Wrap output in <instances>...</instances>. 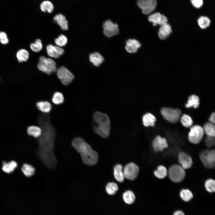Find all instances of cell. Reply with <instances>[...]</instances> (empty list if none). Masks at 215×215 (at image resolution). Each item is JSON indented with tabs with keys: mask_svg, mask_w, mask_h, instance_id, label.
Returning <instances> with one entry per match:
<instances>
[{
	"mask_svg": "<svg viewBox=\"0 0 215 215\" xmlns=\"http://www.w3.org/2000/svg\"><path fill=\"white\" fill-rule=\"evenodd\" d=\"M37 67L39 70L47 74H50L57 70L55 62L52 59L43 56L39 57Z\"/></svg>",
	"mask_w": 215,
	"mask_h": 215,
	"instance_id": "cell-4",
	"label": "cell"
},
{
	"mask_svg": "<svg viewBox=\"0 0 215 215\" xmlns=\"http://www.w3.org/2000/svg\"><path fill=\"white\" fill-rule=\"evenodd\" d=\"M168 175L170 179L175 183L182 181L185 176L184 169L180 165L174 164L171 166L168 170Z\"/></svg>",
	"mask_w": 215,
	"mask_h": 215,
	"instance_id": "cell-5",
	"label": "cell"
},
{
	"mask_svg": "<svg viewBox=\"0 0 215 215\" xmlns=\"http://www.w3.org/2000/svg\"><path fill=\"white\" fill-rule=\"evenodd\" d=\"M215 113L214 112L212 113L208 119L209 122L214 124H215Z\"/></svg>",
	"mask_w": 215,
	"mask_h": 215,
	"instance_id": "cell-43",
	"label": "cell"
},
{
	"mask_svg": "<svg viewBox=\"0 0 215 215\" xmlns=\"http://www.w3.org/2000/svg\"><path fill=\"white\" fill-rule=\"evenodd\" d=\"M67 42V37L63 34H61L55 40V42L57 46L60 47L66 45Z\"/></svg>",
	"mask_w": 215,
	"mask_h": 215,
	"instance_id": "cell-40",
	"label": "cell"
},
{
	"mask_svg": "<svg viewBox=\"0 0 215 215\" xmlns=\"http://www.w3.org/2000/svg\"><path fill=\"white\" fill-rule=\"evenodd\" d=\"M141 46V44L135 39H129L126 42L125 48L127 52L130 53L136 52Z\"/></svg>",
	"mask_w": 215,
	"mask_h": 215,
	"instance_id": "cell-18",
	"label": "cell"
},
{
	"mask_svg": "<svg viewBox=\"0 0 215 215\" xmlns=\"http://www.w3.org/2000/svg\"><path fill=\"white\" fill-rule=\"evenodd\" d=\"M142 122L144 125L145 127L153 126L156 122V117L150 113L145 114L142 118Z\"/></svg>",
	"mask_w": 215,
	"mask_h": 215,
	"instance_id": "cell-21",
	"label": "cell"
},
{
	"mask_svg": "<svg viewBox=\"0 0 215 215\" xmlns=\"http://www.w3.org/2000/svg\"><path fill=\"white\" fill-rule=\"evenodd\" d=\"M52 101L55 104L59 105L62 103L64 101V97L62 93L59 92H56L53 94Z\"/></svg>",
	"mask_w": 215,
	"mask_h": 215,
	"instance_id": "cell-34",
	"label": "cell"
},
{
	"mask_svg": "<svg viewBox=\"0 0 215 215\" xmlns=\"http://www.w3.org/2000/svg\"><path fill=\"white\" fill-rule=\"evenodd\" d=\"M199 158L204 167L208 169H213L215 165V151L214 149H206L202 151Z\"/></svg>",
	"mask_w": 215,
	"mask_h": 215,
	"instance_id": "cell-6",
	"label": "cell"
},
{
	"mask_svg": "<svg viewBox=\"0 0 215 215\" xmlns=\"http://www.w3.org/2000/svg\"><path fill=\"white\" fill-rule=\"evenodd\" d=\"M180 196L182 199L185 202L189 201L193 196L191 192L188 189L182 190L180 192Z\"/></svg>",
	"mask_w": 215,
	"mask_h": 215,
	"instance_id": "cell-37",
	"label": "cell"
},
{
	"mask_svg": "<svg viewBox=\"0 0 215 215\" xmlns=\"http://www.w3.org/2000/svg\"><path fill=\"white\" fill-rule=\"evenodd\" d=\"M205 186L206 190L208 192L213 193L215 190V182L211 179H207L205 182Z\"/></svg>",
	"mask_w": 215,
	"mask_h": 215,
	"instance_id": "cell-38",
	"label": "cell"
},
{
	"mask_svg": "<svg viewBox=\"0 0 215 215\" xmlns=\"http://www.w3.org/2000/svg\"><path fill=\"white\" fill-rule=\"evenodd\" d=\"M180 122L185 127L188 128L192 126L193 122L191 117L186 114H183L180 118Z\"/></svg>",
	"mask_w": 215,
	"mask_h": 215,
	"instance_id": "cell-33",
	"label": "cell"
},
{
	"mask_svg": "<svg viewBox=\"0 0 215 215\" xmlns=\"http://www.w3.org/2000/svg\"><path fill=\"white\" fill-rule=\"evenodd\" d=\"M9 41V39L7 38L0 40L1 43L4 44H7L8 43Z\"/></svg>",
	"mask_w": 215,
	"mask_h": 215,
	"instance_id": "cell-45",
	"label": "cell"
},
{
	"mask_svg": "<svg viewBox=\"0 0 215 215\" xmlns=\"http://www.w3.org/2000/svg\"><path fill=\"white\" fill-rule=\"evenodd\" d=\"M27 131L29 135L36 138L39 137L42 133L41 128L35 125L29 126L27 128Z\"/></svg>",
	"mask_w": 215,
	"mask_h": 215,
	"instance_id": "cell-27",
	"label": "cell"
},
{
	"mask_svg": "<svg viewBox=\"0 0 215 215\" xmlns=\"http://www.w3.org/2000/svg\"><path fill=\"white\" fill-rule=\"evenodd\" d=\"M107 193L110 195L115 194L118 190V187L116 183L114 182H110L106 185L105 188Z\"/></svg>",
	"mask_w": 215,
	"mask_h": 215,
	"instance_id": "cell-35",
	"label": "cell"
},
{
	"mask_svg": "<svg viewBox=\"0 0 215 215\" xmlns=\"http://www.w3.org/2000/svg\"><path fill=\"white\" fill-rule=\"evenodd\" d=\"M199 97L196 95H192L188 97L185 106L187 108L193 107L195 109H196L199 107Z\"/></svg>",
	"mask_w": 215,
	"mask_h": 215,
	"instance_id": "cell-24",
	"label": "cell"
},
{
	"mask_svg": "<svg viewBox=\"0 0 215 215\" xmlns=\"http://www.w3.org/2000/svg\"><path fill=\"white\" fill-rule=\"evenodd\" d=\"M46 50L48 56L56 59L59 58L64 52V50L61 47L50 44L47 46Z\"/></svg>",
	"mask_w": 215,
	"mask_h": 215,
	"instance_id": "cell-16",
	"label": "cell"
},
{
	"mask_svg": "<svg viewBox=\"0 0 215 215\" xmlns=\"http://www.w3.org/2000/svg\"><path fill=\"white\" fill-rule=\"evenodd\" d=\"M137 4L142 10V13L146 15L152 13L155 10L156 5V0H137Z\"/></svg>",
	"mask_w": 215,
	"mask_h": 215,
	"instance_id": "cell-11",
	"label": "cell"
},
{
	"mask_svg": "<svg viewBox=\"0 0 215 215\" xmlns=\"http://www.w3.org/2000/svg\"><path fill=\"white\" fill-rule=\"evenodd\" d=\"M160 112L163 118L172 123L177 122L181 114V110L178 108H163L161 109Z\"/></svg>",
	"mask_w": 215,
	"mask_h": 215,
	"instance_id": "cell-7",
	"label": "cell"
},
{
	"mask_svg": "<svg viewBox=\"0 0 215 215\" xmlns=\"http://www.w3.org/2000/svg\"><path fill=\"white\" fill-rule=\"evenodd\" d=\"M172 32L171 25L167 23L160 26L158 33V36L160 39L165 40L169 37Z\"/></svg>",
	"mask_w": 215,
	"mask_h": 215,
	"instance_id": "cell-17",
	"label": "cell"
},
{
	"mask_svg": "<svg viewBox=\"0 0 215 215\" xmlns=\"http://www.w3.org/2000/svg\"><path fill=\"white\" fill-rule=\"evenodd\" d=\"M191 2L194 7L198 8L201 7L203 4V0H191Z\"/></svg>",
	"mask_w": 215,
	"mask_h": 215,
	"instance_id": "cell-42",
	"label": "cell"
},
{
	"mask_svg": "<svg viewBox=\"0 0 215 215\" xmlns=\"http://www.w3.org/2000/svg\"><path fill=\"white\" fill-rule=\"evenodd\" d=\"M17 59L19 62L27 61L29 58V53L26 50L22 49L19 50L16 54Z\"/></svg>",
	"mask_w": 215,
	"mask_h": 215,
	"instance_id": "cell-30",
	"label": "cell"
},
{
	"mask_svg": "<svg viewBox=\"0 0 215 215\" xmlns=\"http://www.w3.org/2000/svg\"><path fill=\"white\" fill-rule=\"evenodd\" d=\"M54 21L63 30H67L68 29V23L66 19L63 15L59 13L56 15L53 18Z\"/></svg>",
	"mask_w": 215,
	"mask_h": 215,
	"instance_id": "cell-19",
	"label": "cell"
},
{
	"mask_svg": "<svg viewBox=\"0 0 215 215\" xmlns=\"http://www.w3.org/2000/svg\"><path fill=\"white\" fill-rule=\"evenodd\" d=\"M154 174L159 179H163L168 175V170L165 166L160 165L154 171Z\"/></svg>",
	"mask_w": 215,
	"mask_h": 215,
	"instance_id": "cell-26",
	"label": "cell"
},
{
	"mask_svg": "<svg viewBox=\"0 0 215 215\" xmlns=\"http://www.w3.org/2000/svg\"><path fill=\"white\" fill-rule=\"evenodd\" d=\"M38 122L42 130L41 134L39 137V156L46 166L52 168L57 163L54 153L55 130L48 114L40 115Z\"/></svg>",
	"mask_w": 215,
	"mask_h": 215,
	"instance_id": "cell-1",
	"label": "cell"
},
{
	"mask_svg": "<svg viewBox=\"0 0 215 215\" xmlns=\"http://www.w3.org/2000/svg\"><path fill=\"white\" fill-rule=\"evenodd\" d=\"M139 171V167L133 162L127 164L123 168L125 178L131 180H134L137 177Z\"/></svg>",
	"mask_w": 215,
	"mask_h": 215,
	"instance_id": "cell-10",
	"label": "cell"
},
{
	"mask_svg": "<svg viewBox=\"0 0 215 215\" xmlns=\"http://www.w3.org/2000/svg\"><path fill=\"white\" fill-rule=\"evenodd\" d=\"M21 170L24 174L28 177L33 176L35 171V168L32 165L27 164H24Z\"/></svg>",
	"mask_w": 215,
	"mask_h": 215,
	"instance_id": "cell-31",
	"label": "cell"
},
{
	"mask_svg": "<svg viewBox=\"0 0 215 215\" xmlns=\"http://www.w3.org/2000/svg\"><path fill=\"white\" fill-rule=\"evenodd\" d=\"M89 60L94 65L99 66L103 62V57L99 53L94 52L89 56Z\"/></svg>",
	"mask_w": 215,
	"mask_h": 215,
	"instance_id": "cell-23",
	"label": "cell"
},
{
	"mask_svg": "<svg viewBox=\"0 0 215 215\" xmlns=\"http://www.w3.org/2000/svg\"><path fill=\"white\" fill-rule=\"evenodd\" d=\"M173 215H185V214L182 211L179 210L175 212Z\"/></svg>",
	"mask_w": 215,
	"mask_h": 215,
	"instance_id": "cell-46",
	"label": "cell"
},
{
	"mask_svg": "<svg viewBox=\"0 0 215 215\" xmlns=\"http://www.w3.org/2000/svg\"><path fill=\"white\" fill-rule=\"evenodd\" d=\"M118 24L113 23L110 20H108L103 23V33L108 37H112L117 34L119 32Z\"/></svg>",
	"mask_w": 215,
	"mask_h": 215,
	"instance_id": "cell-12",
	"label": "cell"
},
{
	"mask_svg": "<svg viewBox=\"0 0 215 215\" xmlns=\"http://www.w3.org/2000/svg\"><path fill=\"white\" fill-rule=\"evenodd\" d=\"M30 46L31 50L36 52L40 51L43 48L42 41L39 39H37L34 42L31 43Z\"/></svg>",
	"mask_w": 215,
	"mask_h": 215,
	"instance_id": "cell-39",
	"label": "cell"
},
{
	"mask_svg": "<svg viewBox=\"0 0 215 215\" xmlns=\"http://www.w3.org/2000/svg\"><path fill=\"white\" fill-rule=\"evenodd\" d=\"M17 163L14 161L3 163L2 170L5 172L9 173L13 172L17 168Z\"/></svg>",
	"mask_w": 215,
	"mask_h": 215,
	"instance_id": "cell-25",
	"label": "cell"
},
{
	"mask_svg": "<svg viewBox=\"0 0 215 215\" xmlns=\"http://www.w3.org/2000/svg\"><path fill=\"white\" fill-rule=\"evenodd\" d=\"M40 7L41 10L43 12H47L51 13L53 10L54 6L52 3L48 0L44 1L40 4Z\"/></svg>",
	"mask_w": 215,
	"mask_h": 215,
	"instance_id": "cell-32",
	"label": "cell"
},
{
	"mask_svg": "<svg viewBox=\"0 0 215 215\" xmlns=\"http://www.w3.org/2000/svg\"><path fill=\"white\" fill-rule=\"evenodd\" d=\"M202 128L207 136L215 137V127L214 124L209 122H206L204 124Z\"/></svg>",
	"mask_w": 215,
	"mask_h": 215,
	"instance_id": "cell-28",
	"label": "cell"
},
{
	"mask_svg": "<svg viewBox=\"0 0 215 215\" xmlns=\"http://www.w3.org/2000/svg\"><path fill=\"white\" fill-rule=\"evenodd\" d=\"M178 160L179 165L185 170L189 169L192 165L193 161L191 157L184 152L181 151L179 153Z\"/></svg>",
	"mask_w": 215,
	"mask_h": 215,
	"instance_id": "cell-13",
	"label": "cell"
},
{
	"mask_svg": "<svg viewBox=\"0 0 215 215\" xmlns=\"http://www.w3.org/2000/svg\"><path fill=\"white\" fill-rule=\"evenodd\" d=\"M94 122L93 130L102 137H108L110 133V123L109 118L105 113L96 111L93 115Z\"/></svg>",
	"mask_w": 215,
	"mask_h": 215,
	"instance_id": "cell-3",
	"label": "cell"
},
{
	"mask_svg": "<svg viewBox=\"0 0 215 215\" xmlns=\"http://www.w3.org/2000/svg\"><path fill=\"white\" fill-rule=\"evenodd\" d=\"M197 22L199 27L202 29H204L210 26L211 21L206 16H201L198 19Z\"/></svg>",
	"mask_w": 215,
	"mask_h": 215,
	"instance_id": "cell-36",
	"label": "cell"
},
{
	"mask_svg": "<svg viewBox=\"0 0 215 215\" xmlns=\"http://www.w3.org/2000/svg\"><path fill=\"white\" fill-rule=\"evenodd\" d=\"M36 106L39 110L45 113L50 112L52 108L50 103L47 101L37 102L36 103Z\"/></svg>",
	"mask_w": 215,
	"mask_h": 215,
	"instance_id": "cell-22",
	"label": "cell"
},
{
	"mask_svg": "<svg viewBox=\"0 0 215 215\" xmlns=\"http://www.w3.org/2000/svg\"><path fill=\"white\" fill-rule=\"evenodd\" d=\"M113 175L116 179L119 182H124L125 177L122 166L120 164L116 165L113 168Z\"/></svg>",
	"mask_w": 215,
	"mask_h": 215,
	"instance_id": "cell-20",
	"label": "cell"
},
{
	"mask_svg": "<svg viewBox=\"0 0 215 215\" xmlns=\"http://www.w3.org/2000/svg\"><path fill=\"white\" fill-rule=\"evenodd\" d=\"M123 199L125 203L128 204H131L135 201V196L131 191L128 190L125 191L123 194Z\"/></svg>",
	"mask_w": 215,
	"mask_h": 215,
	"instance_id": "cell-29",
	"label": "cell"
},
{
	"mask_svg": "<svg viewBox=\"0 0 215 215\" xmlns=\"http://www.w3.org/2000/svg\"><path fill=\"white\" fill-rule=\"evenodd\" d=\"M152 146L154 150L161 152L167 148L168 145L166 140L159 135H157L154 138L152 142Z\"/></svg>",
	"mask_w": 215,
	"mask_h": 215,
	"instance_id": "cell-14",
	"label": "cell"
},
{
	"mask_svg": "<svg viewBox=\"0 0 215 215\" xmlns=\"http://www.w3.org/2000/svg\"><path fill=\"white\" fill-rule=\"evenodd\" d=\"M205 145L208 148H211L215 145L214 137L207 136L205 139Z\"/></svg>",
	"mask_w": 215,
	"mask_h": 215,
	"instance_id": "cell-41",
	"label": "cell"
},
{
	"mask_svg": "<svg viewBox=\"0 0 215 215\" xmlns=\"http://www.w3.org/2000/svg\"><path fill=\"white\" fill-rule=\"evenodd\" d=\"M148 21L153 23L154 26L159 24L160 26L167 23L168 19L163 15L157 12L150 15L148 17Z\"/></svg>",
	"mask_w": 215,
	"mask_h": 215,
	"instance_id": "cell-15",
	"label": "cell"
},
{
	"mask_svg": "<svg viewBox=\"0 0 215 215\" xmlns=\"http://www.w3.org/2000/svg\"><path fill=\"white\" fill-rule=\"evenodd\" d=\"M56 72L58 78L64 85H69L74 79L73 75L64 67L62 66L59 67Z\"/></svg>",
	"mask_w": 215,
	"mask_h": 215,
	"instance_id": "cell-9",
	"label": "cell"
},
{
	"mask_svg": "<svg viewBox=\"0 0 215 215\" xmlns=\"http://www.w3.org/2000/svg\"><path fill=\"white\" fill-rule=\"evenodd\" d=\"M73 147L80 154L82 161L85 164L92 165L97 162L99 156L91 146L80 137L74 138L72 142Z\"/></svg>",
	"mask_w": 215,
	"mask_h": 215,
	"instance_id": "cell-2",
	"label": "cell"
},
{
	"mask_svg": "<svg viewBox=\"0 0 215 215\" xmlns=\"http://www.w3.org/2000/svg\"><path fill=\"white\" fill-rule=\"evenodd\" d=\"M204 132L201 126L195 125L190 127L188 134V139L191 143L196 144L201 141L203 137Z\"/></svg>",
	"mask_w": 215,
	"mask_h": 215,
	"instance_id": "cell-8",
	"label": "cell"
},
{
	"mask_svg": "<svg viewBox=\"0 0 215 215\" xmlns=\"http://www.w3.org/2000/svg\"><path fill=\"white\" fill-rule=\"evenodd\" d=\"M7 38V35L5 32H0V40Z\"/></svg>",
	"mask_w": 215,
	"mask_h": 215,
	"instance_id": "cell-44",
	"label": "cell"
}]
</instances>
